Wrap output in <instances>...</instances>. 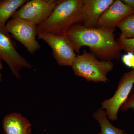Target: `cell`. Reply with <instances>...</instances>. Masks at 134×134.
Masks as SVG:
<instances>
[{
  "instance_id": "cell-1",
  "label": "cell",
  "mask_w": 134,
  "mask_h": 134,
  "mask_svg": "<svg viewBox=\"0 0 134 134\" xmlns=\"http://www.w3.org/2000/svg\"><path fill=\"white\" fill-rule=\"evenodd\" d=\"M114 32L77 24L70 27L66 34L78 54L82 47L87 46L99 59L111 61L122 55V49L115 40Z\"/></svg>"
},
{
  "instance_id": "cell-2",
  "label": "cell",
  "mask_w": 134,
  "mask_h": 134,
  "mask_svg": "<svg viewBox=\"0 0 134 134\" xmlns=\"http://www.w3.org/2000/svg\"><path fill=\"white\" fill-rule=\"evenodd\" d=\"M83 0H59L50 16L37 26L38 34H66L70 27L82 23Z\"/></svg>"
},
{
  "instance_id": "cell-3",
  "label": "cell",
  "mask_w": 134,
  "mask_h": 134,
  "mask_svg": "<svg viewBox=\"0 0 134 134\" xmlns=\"http://www.w3.org/2000/svg\"><path fill=\"white\" fill-rule=\"evenodd\" d=\"M75 75L94 83H107V74L113 70L112 62L99 59L93 54L83 51L77 55L72 66Z\"/></svg>"
},
{
  "instance_id": "cell-4",
  "label": "cell",
  "mask_w": 134,
  "mask_h": 134,
  "mask_svg": "<svg viewBox=\"0 0 134 134\" xmlns=\"http://www.w3.org/2000/svg\"><path fill=\"white\" fill-rule=\"evenodd\" d=\"M37 25L21 18H12L6 25L7 31L14 38L21 43L29 53L34 54L40 48L36 39Z\"/></svg>"
},
{
  "instance_id": "cell-5",
  "label": "cell",
  "mask_w": 134,
  "mask_h": 134,
  "mask_svg": "<svg viewBox=\"0 0 134 134\" xmlns=\"http://www.w3.org/2000/svg\"><path fill=\"white\" fill-rule=\"evenodd\" d=\"M38 35V39L44 41L52 48L53 57L58 65L72 66L77 55L67 34L44 33Z\"/></svg>"
},
{
  "instance_id": "cell-6",
  "label": "cell",
  "mask_w": 134,
  "mask_h": 134,
  "mask_svg": "<svg viewBox=\"0 0 134 134\" xmlns=\"http://www.w3.org/2000/svg\"><path fill=\"white\" fill-rule=\"evenodd\" d=\"M0 58L7 63L13 75L20 79L23 69H32L33 66L17 51L14 43L6 28L0 27Z\"/></svg>"
},
{
  "instance_id": "cell-7",
  "label": "cell",
  "mask_w": 134,
  "mask_h": 134,
  "mask_svg": "<svg viewBox=\"0 0 134 134\" xmlns=\"http://www.w3.org/2000/svg\"><path fill=\"white\" fill-rule=\"evenodd\" d=\"M134 69L124 74L120 79L115 93L111 98L101 103V108L105 110L109 120L118 119L119 110L125 103L133 88Z\"/></svg>"
},
{
  "instance_id": "cell-8",
  "label": "cell",
  "mask_w": 134,
  "mask_h": 134,
  "mask_svg": "<svg viewBox=\"0 0 134 134\" xmlns=\"http://www.w3.org/2000/svg\"><path fill=\"white\" fill-rule=\"evenodd\" d=\"M59 1H28L15 12L12 18H21L38 26L50 16Z\"/></svg>"
},
{
  "instance_id": "cell-9",
  "label": "cell",
  "mask_w": 134,
  "mask_h": 134,
  "mask_svg": "<svg viewBox=\"0 0 134 134\" xmlns=\"http://www.w3.org/2000/svg\"><path fill=\"white\" fill-rule=\"evenodd\" d=\"M134 9L125 5L121 0H116L100 16L97 28L114 31L117 25Z\"/></svg>"
},
{
  "instance_id": "cell-10",
  "label": "cell",
  "mask_w": 134,
  "mask_h": 134,
  "mask_svg": "<svg viewBox=\"0 0 134 134\" xmlns=\"http://www.w3.org/2000/svg\"><path fill=\"white\" fill-rule=\"evenodd\" d=\"M114 0H83L82 23L87 28H97L103 12L111 5Z\"/></svg>"
},
{
  "instance_id": "cell-11",
  "label": "cell",
  "mask_w": 134,
  "mask_h": 134,
  "mask_svg": "<svg viewBox=\"0 0 134 134\" xmlns=\"http://www.w3.org/2000/svg\"><path fill=\"white\" fill-rule=\"evenodd\" d=\"M2 126L5 134H31V123L18 113H11L5 116Z\"/></svg>"
},
{
  "instance_id": "cell-12",
  "label": "cell",
  "mask_w": 134,
  "mask_h": 134,
  "mask_svg": "<svg viewBox=\"0 0 134 134\" xmlns=\"http://www.w3.org/2000/svg\"><path fill=\"white\" fill-rule=\"evenodd\" d=\"M27 1V0L0 1V27L6 28V24L9 18Z\"/></svg>"
},
{
  "instance_id": "cell-13",
  "label": "cell",
  "mask_w": 134,
  "mask_h": 134,
  "mask_svg": "<svg viewBox=\"0 0 134 134\" xmlns=\"http://www.w3.org/2000/svg\"><path fill=\"white\" fill-rule=\"evenodd\" d=\"M93 117L100 125V131L98 134H128L125 130L114 126L109 121L105 110L102 108L93 113Z\"/></svg>"
},
{
  "instance_id": "cell-14",
  "label": "cell",
  "mask_w": 134,
  "mask_h": 134,
  "mask_svg": "<svg viewBox=\"0 0 134 134\" xmlns=\"http://www.w3.org/2000/svg\"><path fill=\"white\" fill-rule=\"evenodd\" d=\"M117 27L120 30L121 36L126 38H134V12L122 19Z\"/></svg>"
},
{
  "instance_id": "cell-15",
  "label": "cell",
  "mask_w": 134,
  "mask_h": 134,
  "mask_svg": "<svg viewBox=\"0 0 134 134\" xmlns=\"http://www.w3.org/2000/svg\"><path fill=\"white\" fill-rule=\"evenodd\" d=\"M117 41L122 50L125 52L134 53V38H126L120 35Z\"/></svg>"
},
{
  "instance_id": "cell-16",
  "label": "cell",
  "mask_w": 134,
  "mask_h": 134,
  "mask_svg": "<svg viewBox=\"0 0 134 134\" xmlns=\"http://www.w3.org/2000/svg\"><path fill=\"white\" fill-rule=\"evenodd\" d=\"M130 109L134 110V87L130 93L128 98L120 108L122 112L127 111Z\"/></svg>"
},
{
  "instance_id": "cell-17",
  "label": "cell",
  "mask_w": 134,
  "mask_h": 134,
  "mask_svg": "<svg viewBox=\"0 0 134 134\" xmlns=\"http://www.w3.org/2000/svg\"><path fill=\"white\" fill-rule=\"evenodd\" d=\"M121 60L122 62L127 67L134 69V53L128 52L122 55Z\"/></svg>"
},
{
  "instance_id": "cell-18",
  "label": "cell",
  "mask_w": 134,
  "mask_h": 134,
  "mask_svg": "<svg viewBox=\"0 0 134 134\" xmlns=\"http://www.w3.org/2000/svg\"><path fill=\"white\" fill-rule=\"evenodd\" d=\"M125 5L134 9V0H121Z\"/></svg>"
},
{
  "instance_id": "cell-19",
  "label": "cell",
  "mask_w": 134,
  "mask_h": 134,
  "mask_svg": "<svg viewBox=\"0 0 134 134\" xmlns=\"http://www.w3.org/2000/svg\"><path fill=\"white\" fill-rule=\"evenodd\" d=\"M2 59L0 58V82L2 81V74L1 71L3 69V65L2 64Z\"/></svg>"
}]
</instances>
